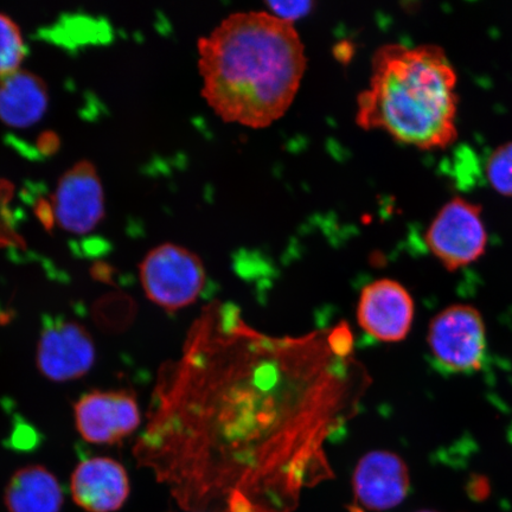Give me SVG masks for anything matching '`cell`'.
Here are the masks:
<instances>
[{
    "label": "cell",
    "mask_w": 512,
    "mask_h": 512,
    "mask_svg": "<svg viewBox=\"0 0 512 512\" xmlns=\"http://www.w3.org/2000/svg\"><path fill=\"white\" fill-rule=\"evenodd\" d=\"M458 75L434 44H384L371 59L367 89L358 95L356 123L420 150L446 149L458 138Z\"/></svg>",
    "instance_id": "2"
},
{
    "label": "cell",
    "mask_w": 512,
    "mask_h": 512,
    "mask_svg": "<svg viewBox=\"0 0 512 512\" xmlns=\"http://www.w3.org/2000/svg\"><path fill=\"white\" fill-rule=\"evenodd\" d=\"M48 108V89L40 76L17 69L0 76V120L12 127L37 123Z\"/></svg>",
    "instance_id": "12"
},
{
    "label": "cell",
    "mask_w": 512,
    "mask_h": 512,
    "mask_svg": "<svg viewBox=\"0 0 512 512\" xmlns=\"http://www.w3.org/2000/svg\"><path fill=\"white\" fill-rule=\"evenodd\" d=\"M414 300L405 287L392 279H380L363 288L357 320L364 332L380 342L405 339L412 329Z\"/></svg>",
    "instance_id": "7"
},
{
    "label": "cell",
    "mask_w": 512,
    "mask_h": 512,
    "mask_svg": "<svg viewBox=\"0 0 512 512\" xmlns=\"http://www.w3.org/2000/svg\"><path fill=\"white\" fill-rule=\"evenodd\" d=\"M27 48L18 25L9 16L0 14V76L15 72Z\"/></svg>",
    "instance_id": "14"
},
{
    "label": "cell",
    "mask_w": 512,
    "mask_h": 512,
    "mask_svg": "<svg viewBox=\"0 0 512 512\" xmlns=\"http://www.w3.org/2000/svg\"><path fill=\"white\" fill-rule=\"evenodd\" d=\"M10 512H59L63 503L61 486L43 466H28L15 473L6 489Z\"/></svg>",
    "instance_id": "13"
},
{
    "label": "cell",
    "mask_w": 512,
    "mask_h": 512,
    "mask_svg": "<svg viewBox=\"0 0 512 512\" xmlns=\"http://www.w3.org/2000/svg\"><path fill=\"white\" fill-rule=\"evenodd\" d=\"M492 189L504 197H512V142L498 146L485 166Z\"/></svg>",
    "instance_id": "15"
},
{
    "label": "cell",
    "mask_w": 512,
    "mask_h": 512,
    "mask_svg": "<svg viewBox=\"0 0 512 512\" xmlns=\"http://www.w3.org/2000/svg\"><path fill=\"white\" fill-rule=\"evenodd\" d=\"M268 12L283 19V21L293 23L297 19L310 14L315 3L312 2H268Z\"/></svg>",
    "instance_id": "16"
},
{
    "label": "cell",
    "mask_w": 512,
    "mask_h": 512,
    "mask_svg": "<svg viewBox=\"0 0 512 512\" xmlns=\"http://www.w3.org/2000/svg\"><path fill=\"white\" fill-rule=\"evenodd\" d=\"M56 221L67 232H91L105 214V196L94 165L79 162L64 172L53 200Z\"/></svg>",
    "instance_id": "8"
},
{
    "label": "cell",
    "mask_w": 512,
    "mask_h": 512,
    "mask_svg": "<svg viewBox=\"0 0 512 512\" xmlns=\"http://www.w3.org/2000/svg\"><path fill=\"white\" fill-rule=\"evenodd\" d=\"M419 512H435V511L424 510V511H419Z\"/></svg>",
    "instance_id": "17"
},
{
    "label": "cell",
    "mask_w": 512,
    "mask_h": 512,
    "mask_svg": "<svg viewBox=\"0 0 512 512\" xmlns=\"http://www.w3.org/2000/svg\"><path fill=\"white\" fill-rule=\"evenodd\" d=\"M72 494L75 502L89 512H113L130 494V480L117 460L91 458L76 467Z\"/></svg>",
    "instance_id": "11"
},
{
    "label": "cell",
    "mask_w": 512,
    "mask_h": 512,
    "mask_svg": "<svg viewBox=\"0 0 512 512\" xmlns=\"http://www.w3.org/2000/svg\"><path fill=\"white\" fill-rule=\"evenodd\" d=\"M407 464L393 452L373 451L361 458L352 477L355 503L363 510L382 512L398 507L408 496Z\"/></svg>",
    "instance_id": "9"
},
{
    "label": "cell",
    "mask_w": 512,
    "mask_h": 512,
    "mask_svg": "<svg viewBox=\"0 0 512 512\" xmlns=\"http://www.w3.org/2000/svg\"><path fill=\"white\" fill-rule=\"evenodd\" d=\"M482 211L479 204L454 197L428 227L426 245L447 271L462 270L485 254L489 236Z\"/></svg>",
    "instance_id": "4"
},
{
    "label": "cell",
    "mask_w": 512,
    "mask_h": 512,
    "mask_svg": "<svg viewBox=\"0 0 512 512\" xmlns=\"http://www.w3.org/2000/svg\"><path fill=\"white\" fill-rule=\"evenodd\" d=\"M95 345L89 332L74 320L57 318L44 324L37 347V364L47 379L78 380L92 369Z\"/></svg>",
    "instance_id": "6"
},
{
    "label": "cell",
    "mask_w": 512,
    "mask_h": 512,
    "mask_svg": "<svg viewBox=\"0 0 512 512\" xmlns=\"http://www.w3.org/2000/svg\"><path fill=\"white\" fill-rule=\"evenodd\" d=\"M140 278L151 302L171 311L195 303L206 286L201 259L174 243L158 246L145 256Z\"/></svg>",
    "instance_id": "5"
},
{
    "label": "cell",
    "mask_w": 512,
    "mask_h": 512,
    "mask_svg": "<svg viewBox=\"0 0 512 512\" xmlns=\"http://www.w3.org/2000/svg\"><path fill=\"white\" fill-rule=\"evenodd\" d=\"M202 95L227 123L270 126L298 93L305 48L294 24L268 11L235 12L198 41Z\"/></svg>",
    "instance_id": "1"
},
{
    "label": "cell",
    "mask_w": 512,
    "mask_h": 512,
    "mask_svg": "<svg viewBox=\"0 0 512 512\" xmlns=\"http://www.w3.org/2000/svg\"><path fill=\"white\" fill-rule=\"evenodd\" d=\"M427 345L435 368L445 375H473L488 361V335L475 306L446 307L432 319Z\"/></svg>",
    "instance_id": "3"
},
{
    "label": "cell",
    "mask_w": 512,
    "mask_h": 512,
    "mask_svg": "<svg viewBox=\"0 0 512 512\" xmlns=\"http://www.w3.org/2000/svg\"><path fill=\"white\" fill-rule=\"evenodd\" d=\"M75 421L81 437L88 443L114 444L137 430L140 411L131 394L93 392L76 403Z\"/></svg>",
    "instance_id": "10"
}]
</instances>
